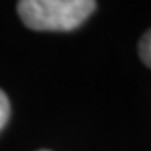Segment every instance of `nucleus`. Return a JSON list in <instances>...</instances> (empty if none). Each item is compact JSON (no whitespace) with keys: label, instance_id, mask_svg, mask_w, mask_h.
Wrapping results in <instances>:
<instances>
[{"label":"nucleus","instance_id":"nucleus-1","mask_svg":"<svg viewBox=\"0 0 151 151\" xmlns=\"http://www.w3.org/2000/svg\"><path fill=\"white\" fill-rule=\"evenodd\" d=\"M96 9V0H18L17 13L33 31H75Z\"/></svg>","mask_w":151,"mask_h":151},{"label":"nucleus","instance_id":"nucleus-2","mask_svg":"<svg viewBox=\"0 0 151 151\" xmlns=\"http://www.w3.org/2000/svg\"><path fill=\"white\" fill-rule=\"evenodd\" d=\"M138 55H140V60L147 68H151V29H147L138 40Z\"/></svg>","mask_w":151,"mask_h":151},{"label":"nucleus","instance_id":"nucleus-3","mask_svg":"<svg viewBox=\"0 0 151 151\" xmlns=\"http://www.w3.org/2000/svg\"><path fill=\"white\" fill-rule=\"evenodd\" d=\"M9 116H11V104H9L7 95L0 89V131L9 122Z\"/></svg>","mask_w":151,"mask_h":151},{"label":"nucleus","instance_id":"nucleus-4","mask_svg":"<svg viewBox=\"0 0 151 151\" xmlns=\"http://www.w3.org/2000/svg\"><path fill=\"white\" fill-rule=\"evenodd\" d=\"M40 151H49V149H40Z\"/></svg>","mask_w":151,"mask_h":151}]
</instances>
